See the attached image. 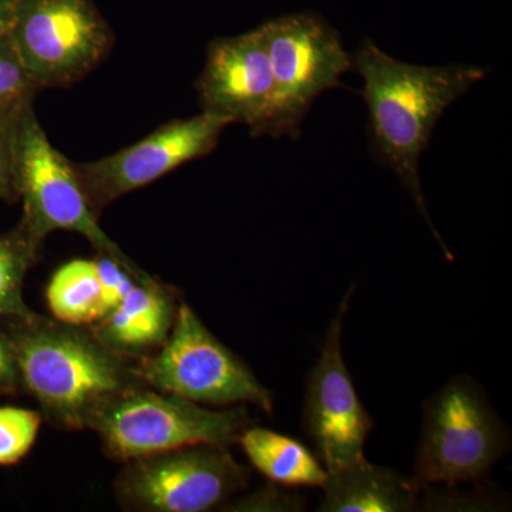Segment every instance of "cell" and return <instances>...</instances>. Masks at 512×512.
<instances>
[{
    "label": "cell",
    "instance_id": "5b68a950",
    "mask_svg": "<svg viewBox=\"0 0 512 512\" xmlns=\"http://www.w3.org/2000/svg\"><path fill=\"white\" fill-rule=\"evenodd\" d=\"M13 181L18 200L23 202L20 221L37 239L45 241L47 235L57 229L77 232L100 254L119 261L137 281L147 278L100 227L74 173L72 161L50 143L33 104L20 113Z\"/></svg>",
    "mask_w": 512,
    "mask_h": 512
},
{
    "label": "cell",
    "instance_id": "6da1fadb",
    "mask_svg": "<svg viewBox=\"0 0 512 512\" xmlns=\"http://www.w3.org/2000/svg\"><path fill=\"white\" fill-rule=\"evenodd\" d=\"M352 62L365 82L359 94L369 110L367 130L372 153L400 178L444 255L453 261L450 249L430 220L421 190L419 161L444 111L483 80L487 70L470 64L423 67L399 62L369 39L357 49Z\"/></svg>",
    "mask_w": 512,
    "mask_h": 512
},
{
    "label": "cell",
    "instance_id": "2e32d148",
    "mask_svg": "<svg viewBox=\"0 0 512 512\" xmlns=\"http://www.w3.org/2000/svg\"><path fill=\"white\" fill-rule=\"evenodd\" d=\"M46 295L50 311L67 325H87L106 315L94 261L76 259L57 269Z\"/></svg>",
    "mask_w": 512,
    "mask_h": 512
},
{
    "label": "cell",
    "instance_id": "5bb4252c",
    "mask_svg": "<svg viewBox=\"0 0 512 512\" xmlns=\"http://www.w3.org/2000/svg\"><path fill=\"white\" fill-rule=\"evenodd\" d=\"M174 316L173 303L167 293L147 276L101 319L99 338L111 349L148 348L167 339Z\"/></svg>",
    "mask_w": 512,
    "mask_h": 512
},
{
    "label": "cell",
    "instance_id": "8fae6325",
    "mask_svg": "<svg viewBox=\"0 0 512 512\" xmlns=\"http://www.w3.org/2000/svg\"><path fill=\"white\" fill-rule=\"evenodd\" d=\"M353 288L346 292L323 340L318 363L306 380L303 429L328 473L365 460L373 421L360 402L342 355L343 320Z\"/></svg>",
    "mask_w": 512,
    "mask_h": 512
},
{
    "label": "cell",
    "instance_id": "ba28073f",
    "mask_svg": "<svg viewBox=\"0 0 512 512\" xmlns=\"http://www.w3.org/2000/svg\"><path fill=\"white\" fill-rule=\"evenodd\" d=\"M264 35L275 97L269 136L299 138L313 101L343 87L340 76L353 69L339 33L315 13H295L259 26Z\"/></svg>",
    "mask_w": 512,
    "mask_h": 512
},
{
    "label": "cell",
    "instance_id": "8992f818",
    "mask_svg": "<svg viewBox=\"0 0 512 512\" xmlns=\"http://www.w3.org/2000/svg\"><path fill=\"white\" fill-rule=\"evenodd\" d=\"M8 36L40 90L80 82L113 46L93 0H15Z\"/></svg>",
    "mask_w": 512,
    "mask_h": 512
},
{
    "label": "cell",
    "instance_id": "7402d4cb",
    "mask_svg": "<svg viewBox=\"0 0 512 512\" xmlns=\"http://www.w3.org/2000/svg\"><path fill=\"white\" fill-rule=\"evenodd\" d=\"M305 501L298 494L281 490L276 485H268L237 504L235 510L242 511H302L305 510Z\"/></svg>",
    "mask_w": 512,
    "mask_h": 512
},
{
    "label": "cell",
    "instance_id": "cb8c5ba5",
    "mask_svg": "<svg viewBox=\"0 0 512 512\" xmlns=\"http://www.w3.org/2000/svg\"><path fill=\"white\" fill-rule=\"evenodd\" d=\"M13 2L15 0H0V39L8 36L12 23Z\"/></svg>",
    "mask_w": 512,
    "mask_h": 512
},
{
    "label": "cell",
    "instance_id": "9a60e30c",
    "mask_svg": "<svg viewBox=\"0 0 512 512\" xmlns=\"http://www.w3.org/2000/svg\"><path fill=\"white\" fill-rule=\"evenodd\" d=\"M249 461L272 483L286 487H322L328 471L301 441L261 427L239 437Z\"/></svg>",
    "mask_w": 512,
    "mask_h": 512
},
{
    "label": "cell",
    "instance_id": "3957f363",
    "mask_svg": "<svg viewBox=\"0 0 512 512\" xmlns=\"http://www.w3.org/2000/svg\"><path fill=\"white\" fill-rule=\"evenodd\" d=\"M507 429L473 380L460 376L424 404L410 483L419 493L483 480L507 451Z\"/></svg>",
    "mask_w": 512,
    "mask_h": 512
},
{
    "label": "cell",
    "instance_id": "9c48e42d",
    "mask_svg": "<svg viewBox=\"0 0 512 512\" xmlns=\"http://www.w3.org/2000/svg\"><path fill=\"white\" fill-rule=\"evenodd\" d=\"M119 480L130 507L156 512H202L247 485L248 471L228 448L190 446L137 458Z\"/></svg>",
    "mask_w": 512,
    "mask_h": 512
},
{
    "label": "cell",
    "instance_id": "277c9868",
    "mask_svg": "<svg viewBox=\"0 0 512 512\" xmlns=\"http://www.w3.org/2000/svg\"><path fill=\"white\" fill-rule=\"evenodd\" d=\"M114 458L137 460L178 448H229L248 429L245 407L211 410L178 394L123 392L89 421Z\"/></svg>",
    "mask_w": 512,
    "mask_h": 512
},
{
    "label": "cell",
    "instance_id": "4fadbf2b",
    "mask_svg": "<svg viewBox=\"0 0 512 512\" xmlns=\"http://www.w3.org/2000/svg\"><path fill=\"white\" fill-rule=\"evenodd\" d=\"M320 488V512H409L420 494L399 471L366 458L328 473Z\"/></svg>",
    "mask_w": 512,
    "mask_h": 512
},
{
    "label": "cell",
    "instance_id": "7a4b0ae2",
    "mask_svg": "<svg viewBox=\"0 0 512 512\" xmlns=\"http://www.w3.org/2000/svg\"><path fill=\"white\" fill-rule=\"evenodd\" d=\"M8 322L5 336L20 382L60 423L89 426L103 404L124 392L123 367L104 346L72 330L46 328L36 318Z\"/></svg>",
    "mask_w": 512,
    "mask_h": 512
},
{
    "label": "cell",
    "instance_id": "30bf717a",
    "mask_svg": "<svg viewBox=\"0 0 512 512\" xmlns=\"http://www.w3.org/2000/svg\"><path fill=\"white\" fill-rule=\"evenodd\" d=\"M229 124L207 113L173 120L111 156L73 163L74 173L97 215L128 192L146 187L190 161L210 156Z\"/></svg>",
    "mask_w": 512,
    "mask_h": 512
},
{
    "label": "cell",
    "instance_id": "7c38bea8",
    "mask_svg": "<svg viewBox=\"0 0 512 512\" xmlns=\"http://www.w3.org/2000/svg\"><path fill=\"white\" fill-rule=\"evenodd\" d=\"M195 89L202 113L247 124L252 137L268 134L275 86L261 28L212 40Z\"/></svg>",
    "mask_w": 512,
    "mask_h": 512
},
{
    "label": "cell",
    "instance_id": "603a6c76",
    "mask_svg": "<svg viewBox=\"0 0 512 512\" xmlns=\"http://www.w3.org/2000/svg\"><path fill=\"white\" fill-rule=\"evenodd\" d=\"M20 382L15 356L5 333L0 332V394H13Z\"/></svg>",
    "mask_w": 512,
    "mask_h": 512
},
{
    "label": "cell",
    "instance_id": "d6986e66",
    "mask_svg": "<svg viewBox=\"0 0 512 512\" xmlns=\"http://www.w3.org/2000/svg\"><path fill=\"white\" fill-rule=\"evenodd\" d=\"M40 92L20 63L9 36L0 39V114L15 113L33 104Z\"/></svg>",
    "mask_w": 512,
    "mask_h": 512
},
{
    "label": "cell",
    "instance_id": "ac0fdd59",
    "mask_svg": "<svg viewBox=\"0 0 512 512\" xmlns=\"http://www.w3.org/2000/svg\"><path fill=\"white\" fill-rule=\"evenodd\" d=\"M40 424V414L33 410L0 407V467L15 466L28 456Z\"/></svg>",
    "mask_w": 512,
    "mask_h": 512
},
{
    "label": "cell",
    "instance_id": "e0dca14e",
    "mask_svg": "<svg viewBox=\"0 0 512 512\" xmlns=\"http://www.w3.org/2000/svg\"><path fill=\"white\" fill-rule=\"evenodd\" d=\"M42 244L22 221L0 234V319L36 318L23 298V285Z\"/></svg>",
    "mask_w": 512,
    "mask_h": 512
},
{
    "label": "cell",
    "instance_id": "52a82bcc",
    "mask_svg": "<svg viewBox=\"0 0 512 512\" xmlns=\"http://www.w3.org/2000/svg\"><path fill=\"white\" fill-rule=\"evenodd\" d=\"M137 375L157 390L191 402L212 406L248 403L265 413L274 412L271 392L205 328L187 303H181L175 311L164 348L146 360Z\"/></svg>",
    "mask_w": 512,
    "mask_h": 512
},
{
    "label": "cell",
    "instance_id": "44dd1931",
    "mask_svg": "<svg viewBox=\"0 0 512 512\" xmlns=\"http://www.w3.org/2000/svg\"><path fill=\"white\" fill-rule=\"evenodd\" d=\"M22 110L0 114V200L2 201H19L15 181H13V167H15L16 133H18Z\"/></svg>",
    "mask_w": 512,
    "mask_h": 512
},
{
    "label": "cell",
    "instance_id": "ffe728a7",
    "mask_svg": "<svg viewBox=\"0 0 512 512\" xmlns=\"http://www.w3.org/2000/svg\"><path fill=\"white\" fill-rule=\"evenodd\" d=\"M94 265H96L97 275H99L101 302H103L104 313L107 315L136 285L134 282L136 278L119 261L109 255L101 254L100 258L94 261Z\"/></svg>",
    "mask_w": 512,
    "mask_h": 512
}]
</instances>
